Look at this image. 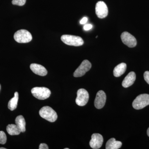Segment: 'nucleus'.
Wrapping results in <instances>:
<instances>
[{"instance_id": "1", "label": "nucleus", "mask_w": 149, "mask_h": 149, "mask_svg": "<svg viewBox=\"0 0 149 149\" xmlns=\"http://www.w3.org/2000/svg\"><path fill=\"white\" fill-rule=\"evenodd\" d=\"M39 114L42 118L49 122H55L57 119L56 113L49 107H43L39 111Z\"/></svg>"}, {"instance_id": "2", "label": "nucleus", "mask_w": 149, "mask_h": 149, "mask_svg": "<svg viewBox=\"0 0 149 149\" xmlns=\"http://www.w3.org/2000/svg\"><path fill=\"white\" fill-rule=\"evenodd\" d=\"M61 41L67 45L79 47L83 45L84 41L81 37L71 35H63L61 37Z\"/></svg>"}, {"instance_id": "3", "label": "nucleus", "mask_w": 149, "mask_h": 149, "mask_svg": "<svg viewBox=\"0 0 149 149\" xmlns=\"http://www.w3.org/2000/svg\"><path fill=\"white\" fill-rule=\"evenodd\" d=\"M149 105V95L141 94L133 101L132 106L135 109L139 110L144 108Z\"/></svg>"}, {"instance_id": "4", "label": "nucleus", "mask_w": 149, "mask_h": 149, "mask_svg": "<svg viewBox=\"0 0 149 149\" xmlns=\"http://www.w3.org/2000/svg\"><path fill=\"white\" fill-rule=\"evenodd\" d=\"M14 38L18 43H26L31 42L32 37L29 31L25 29H20L15 33Z\"/></svg>"}, {"instance_id": "5", "label": "nucleus", "mask_w": 149, "mask_h": 149, "mask_svg": "<svg viewBox=\"0 0 149 149\" xmlns=\"http://www.w3.org/2000/svg\"><path fill=\"white\" fill-rule=\"evenodd\" d=\"M31 93L34 97L40 100L48 98L51 94L50 91L45 87H35L32 88Z\"/></svg>"}, {"instance_id": "6", "label": "nucleus", "mask_w": 149, "mask_h": 149, "mask_svg": "<svg viewBox=\"0 0 149 149\" xmlns=\"http://www.w3.org/2000/svg\"><path fill=\"white\" fill-rule=\"evenodd\" d=\"M92 64L89 61L85 60L82 62L80 66L78 67L73 73L74 77H80L83 76L91 69Z\"/></svg>"}, {"instance_id": "7", "label": "nucleus", "mask_w": 149, "mask_h": 149, "mask_svg": "<svg viewBox=\"0 0 149 149\" xmlns=\"http://www.w3.org/2000/svg\"><path fill=\"white\" fill-rule=\"evenodd\" d=\"M89 99L88 91L84 89H80L77 92V96L75 102L77 105L84 106L87 104Z\"/></svg>"}, {"instance_id": "8", "label": "nucleus", "mask_w": 149, "mask_h": 149, "mask_svg": "<svg viewBox=\"0 0 149 149\" xmlns=\"http://www.w3.org/2000/svg\"><path fill=\"white\" fill-rule=\"evenodd\" d=\"M95 13L99 18H105L108 14V9L105 3L102 1L98 2L96 5Z\"/></svg>"}, {"instance_id": "9", "label": "nucleus", "mask_w": 149, "mask_h": 149, "mask_svg": "<svg viewBox=\"0 0 149 149\" xmlns=\"http://www.w3.org/2000/svg\"><path fill=\"white\" fill-rule=\"evenodd\" d=\"M120 37L123 42L129 47H134L137 45L136 38L128 32H123Z\"/></svg>"}, {"instance_id": "10", "label": "nucleus", "mask_w": 149, "mask_h": 149, "mask_svg": "<svg viewBox=\"0 0 149 149\" xmlns=\"http://www.w3.org/2000/svg\"><path fill=\"white\" fill-rule=\"evenodd\" d=\"M103 143V138L101 134L94 133L90 142V146L94 149H100Z\"/></svg>"}, {"instance_id": "11", "label": "nucleus", "mask_w": 149, "mask_h": 149, "mask_svg": "<svg viewBox=\"0 0 149 149\" xmlns=\"http://www.w3.org/2000/svg\"><path fill=\"white\" fill-rule=\"evenodd\" d=\"M107 97L105 93L102 91H100L97 93L95 100V106L97 109L102 108L105 104Z\"/></svg>"}, {"instance_id": "12", "label": "nucleus", "mask_w": 149, "mask_h": 149, "mask_svg": "<svg viewBox=\"0 0 149 149\" xmlns=\"http://www.w3.org/2000/svg\"><path fill=\"white\" fill-rule=\"evenodd\" d=\"M30 68L34 73L40 76H45L47 74V69L41 65L32 63L30 65Z\"/></svg>"}, {"instance_id": "13", "label": "nucleus", "mask_w": 149, "mask_h": 149, "mask_svg": "<svg viewBox=\"0 0 149 149\" xmlns=\"http://www.w3.org/2000/svg\"><path fill=\"white\" fill-rule=\"evenodd\" d=\"M136 79V74L135 72H129L123 81L122 83L123 87L125 88L130 87L134 83Z\"/></svg>"}, {"instance_id": "14", "label": "nucleus", "mask_w": 149, "mask_h": 149, "mask_svg": "<svg viewBox=\"0 0 149 149\" xmlns=\"http://www.w3.org/2000/svg\"><path fill=\"white\" fill-rule=\"evenodd\" d=\"M126 67L127 65L124 63L118 65L113 70V74L115 77H119L124 74L126 71Z\"/></svg>"}, {"instance_id": "15", "label": "nucleus", "mask_w": 149, "mask_h": 149, "mask_svg": "<svg viewBox=\"0 0 149 149\" xmlns=\"http://www.w3.org/2000/svg\"><path fill=\"white\" fill-rule=\"evenodd\" d=\"M122 145V143L120 141H116L114 138H112L107 142L106 149H118L120 148Z\"/></svg>"}, {"instance_id": "16", "label": "nucleus", "mask_w": 149, "mask_h": 149, "mask_svg": "<svg viewBox=\"0 0 149 149\" xmlns=\"http://www.w3.org/2000/svg\"><path fill=\"white\" fill-rule=\"evenodd\" d=\"M15 124L21 130V132L24 133L26 130V122L24 117L22 116L19 115L15 118Z\"/></svg>"}, {"instance_id": "17", "label": "nucleus", "mask_w": 149, "mask_h": 149, "mask_svg": "<svg viewBox=\"0 0 149 149\" xmlns=\"http://www.w3.org/2000/svg\"><path fill=\"white\" fill-rule=\"evenodd\" d=\"M6 130L11 136L18 135L21 132V130L16 124H9L7 126Z\"/></svg>"}, {"instance_id": "18", "label": "nucleus", "mask_w": 149, "mask_h": 149, "mask_svg": "<svg viewBox=\"0 0 149 149\" xmlns=\"http://www.w3.org/2000/svg\"><path fill=\"white\" fill-rule=\"evenodd\" d=\"M19 99V94L17 92H15L14 97L12 98L9 102L8 108L11 111H13L16 109L17 107V102Z\"/></svg>"}, {"instance_id": "19", "label": "nucleus", "mask_w": 149, "mask_h": 149, "mask_svg": "<svg viewBox=\"0 0 149 149\" xmlns=\"http://www.w3.org/2000/svg\"><path fill=\"white\" fill-rule=\"evenodd\" d=\"M7 137L6 133L3 131H0V144H5L6 143Z\"/></svg>"}, {"instance_id": "20", "label": "nucleus", "mask_w": 149, "mask_h": 149, "mask_svg": "<svg viewBox=\"0 0 149 149\" xmlns=\"http://www.w3.org/2000/svg\"><path fill=\"white\" fill-rule=\"evenodd\" d=\"M26 2V0H13L12 3L14 5L22 6L25 4Z\"/></svg>"}, {"instance_id": "21", "label": "nucleus", "mask_w": 149, "mask_h": 149, "mask_svg": "<svg viewBox=\"0 0 149 149\" xmlns=\"http://www.w3.org/2000/svg\"><path fill=\"white\" fill-rule=\"evenodd\" d=\"M144 79L149 85V71H146L144 73Z\"/></svg>"}, {"instance_id": "22", "label": "nucleus", "mask_w": 149, "mask_h": 149, "mask_svg": "<svg viewBox=\"0 0 149 149\" xmlns=\"http://www.w3.org/2000/svg\"><path fill=\"white\" fill-rule=\"evenodd\" d=\"M93 27V25L91 24H85L84 25V27H83V29L85 31H88V30H90V29H92Z\"/></svg>"}, {"instance_id": "23", "label": "nucleus", "mask_w": 149, "mask_h": 149, "mask_svg": "<svg viewBox=\"0 0 149 149\" xmlns=\"http://www.w3.org/2000/svg\"><path fill=\"white\" fill-rule=\"evenodd\" d=\"M49 147H48L47 145L45 143H41L40 144V146H39V149H48Z\"/></svg>"}, {"instance_id": "24", "label": "nucleus", "mask_w": 149, "mask_h": 149, "mask_svg": "<svg viewBox=\"0 0 149 149\" xmlns=\"http://www.w3.org/2000/svg\"><path fill=\"white\" fill-rule=\"evenodd\" d=\"M88 19L87 17H84L80 21V24H85L88 21Z\"/></svg>"}, {"instance_id": "25", "label": "nucleus", "mask_w": 149, "mask_h": 149, "mask_svg": "<svg viewBox=\"0 0 149 149\" xmlns=\"http://www.w3.org/2000/svg\"><path fill=\"white\" fill-rule=\"evenodd\" d=\"M147 135L149 137V128H148V130H147Z\"/></svg>"}, {"instance_id": "26", "label": "nucleus", "mask_w": 149, "mask_h": 149, "mask_svg": "<svg viewBox=\"0 0 149 149\" xmlns=\"http://www.w3.org/2000/svg\"><path fill=\"white\" fill-rule=\"evenodd\" d=\"M0 149H6V148H0Z\"/></svg>"}, {"instance_id": "27", "label": "nucleus", "mask_w": 149, "mask_h": 149, "mask_svg": "<svg viewBox=\"0 0 149 149\" xmlns=\"http://www.w3.org/2000/svg\"><path fill=\"white\" fill-rule=\"evenodd\" d=\"M65 149H69V148H65Z\"/></svg>"}, {"instance_id": "28", "label": "nucleus", "mask_w": 149, "mask_h": 149, "mask_svg": "<svg viewBox=\"0 0 149 149\" xmlns=\"http://www.w3.org/2000/svg\"><path fill=\"white\" fill-rule=\"evenodd\" d=\"M0 90H1V85H0Z\"/></svg>"}]
</instances>
